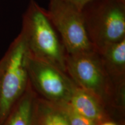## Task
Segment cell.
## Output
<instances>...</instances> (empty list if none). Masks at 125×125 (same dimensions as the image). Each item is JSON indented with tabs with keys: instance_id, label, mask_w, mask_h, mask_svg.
Here are the masks:
<instances>
[{
	"instance_id": "9",
	"label": "cell",
	"mask_w": 125,
	"mask_h": 125,
	"mask_svg": "<svg viewBox=\"0 0 125 125\" xmlns=\"http://www.w3.org/2000/svg\"><path fill=\"white\" fill-rule=\"evenodd\" d=\"M39 111V125H70L66 115L59 108L49 105H42Z\"/></svg>"
},
{
	"instance_id": "10",
	"label": "cell",
	"mask_w": 125,
	"mask_h": 125,
	"mask_svg": "<svg viewBox=\"0 0 125 125\" xmlns=\"http://www.w3.org/2000/svg\"><path fill=\"white\" fill-rule=\"evenodd\" d=\"M100 49L105 52L109 60L117 66L124 67L125 64V38L108 44Z\"/></svg>"
},
{
	"instance_id": "7",
	"label": "cell",
	"mask_w": 125,
	"mask_h": 125,
	"mask_svg": "<svg viewBox=\"0 0 125 125\" xmlns=\"http://www.w3.org/2000/svg\"><path fill=\"white\" fill-rule=\"evenodd\" d=\"M68 103L82 116L96 122L102 119L103 114L100 106L89 92L83 90H73Z\"/></svg>"
},
{
	"instance_id": "3",
	"label": "cell",
	"mask_w": 125,
	"mask_h": 125,
	"mask_svg": "<svg viewBox=\"0 0 125 125\" xmlns=\"http://www.w3.org/2000/svg\"><path fill=\"white\" fill-rule=\"evenodd\" d=\"M29 51L22 32L12 42L3 58L0 78V124L4 123L27 85Z\"/></svg>"
},
{
	"instance_id": "5",
	"label": "cell",
	"mask_w": 125,
	"mask_h": 125,
	"mask_svg": "<svg viewBox=\"0 0 125 125\" xmlns=\"http://www.w3.org/2000/svg\"><path fill=\"white\" fill-rule=\"evenodd\" d=\"M28 72L46 97L59 103L68 102L73 90L59 69L29 53Z\"/></svg>"
},
{
	"instance_id": "11",
	"label": "cell",
	"mask_w": 125,
	"mask_h": 125,
	"mask_svg": "<svg viewBox=\"0 0 125 125\" xmlns=\"http://www.w3.org/2000/svg\"><path fill=\"white\" fill-rule=\"evenodd\" d=\"M60 108L66 115L70 125H96V122L75 111L68 102L60 103Z\"/></svg>"
},
{
	"instance_id": "1",
	"label": "cell",
	"mask_w": 125,
	"mask_h": 125,
	"mask_svg": "<svg viewBox=\"0 0 125 125\" xmlns=\"http://www.w3.org/2000/svg\"><path fill=\"white\" fill-rule=\"evenodd\" d=\"M21 32L24 34L31 55L57 69H65L64 47L46 10L35 0L30 1L23 15Z\"/></svg>"
},
{
	"instance_id": "12",
	"label": "cell",
	"mask_w": 125,
	"mask_h": 125,
	"mask_svg": "<svg viewBox=\"0 0 125 125\" xmlns=\"http://www.w3.org/2000/svg\"><path fill=\"white\" fill-rule=\"evenodd\" d=\"M64 1H67L68 2H70L74 4L76 7H77L79 10L83 7V6L85 5L86 3H87L88 1H90V0H64Z\"/></svg>"
},
{
	"instance_id": "14",
	"label": "cell",
	"mask_w": 125,
	"mask_h": 125,
	"mask_svg": "<svg viewBox=\"0 0 125 125\" xmlns=\"http://www.w3.org/2000/svg\"><path fill=\"white\" fill-rule=\"evenodd\" d=\"M102 125H115V123H111V122H107V123H104V124H103Z\"/></svg>"
},
{
	"instance_id": "2",
	"label": "cell",
	"mask_w": 125,
	"mask_h": 125,
	"mask_svg": "<svg viewBox=\"0 0 125 125\" xmlns=\"http://www.w3.org/2000/svg\"><path fill=\"white\" fill-rule=\"evenodd\" d=\"M81 11L95 48L125 38V0H90Z\"/></svg>"
},
{
	"instance_id": "4",
	"label": "cell",
	"mask_w": 125,
	"mask_h": 125,
	"mask_svg": "<svg viewBox=\"0 0 125 125\" xmlns=\"http://www.w3.org/2000/svg\"><path fill=\"white\" fill-rule=\"evenodd\" d=\"M48 16L70 55L93 52L94 46L87 34L81 11L64 0H50Z\"/></svg>"
},
{
	"instance_id": "8",
	"label": "cell",
	"mask_w": 125,
	"mask_h": 125,
	"mask_svg": "<svg viewBox=\"0 0 125 125\" xmlns=\"http://www.w3.org/2000/svg\"><path fill=\"white\" fill-rule=\"evenodd\" d=\"M20 98L6 118L5 125H31L33 113L31 97L27 94Z\"/></svg>"
},
{
	"instance_id": "6",
	"label": "cell",
	"mask_w": 125,
	"mask_h": 125,
	"mask_svg": "<svg viewBox=\"0 0 125 125\" xmlns=\"http://www.w3.org/2000/svg\"><path fill=\"white\" fill-rule=\"evenodd\" d=\"M93 52L71 55L68 67L72 76L79 85L89 93H97L102 89L103 78L93 57Z\"/></svg>"
},
{
	"instance_id": "13",
	"label": "cell",
	"mask_w": 125,
	"mask_h": 125,
	"mask_svg": "<svg viewBox=\"0 0 125 125\" xmlns=\"http://www.w3.org/2000/svg\"><path fill=\"white\" fill-rule=\"evenodd\" d=\"M2 65H3V59H2L1 62H0V78H1V71H2Z\"/></svg>"
}]
</instances>
